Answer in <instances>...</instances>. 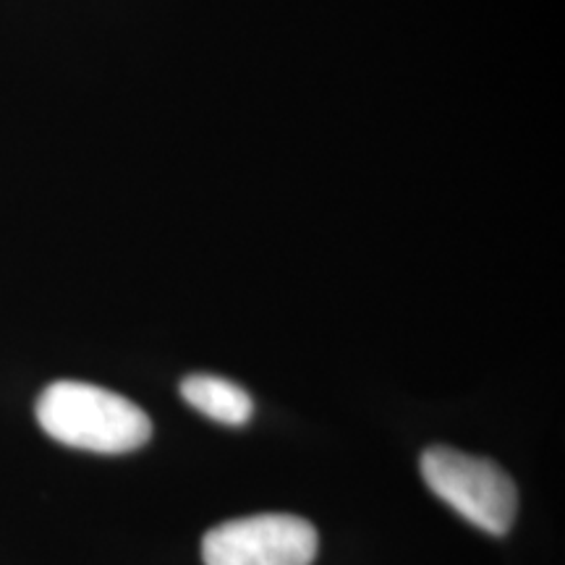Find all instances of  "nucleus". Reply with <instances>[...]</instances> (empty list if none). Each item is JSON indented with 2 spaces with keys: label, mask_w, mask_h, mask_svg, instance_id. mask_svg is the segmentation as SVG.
<instances>
[{
  "label": "nucleus",
  "mask_w": 565,
  "mask_h": 565,
  "mask_svg": "<svg viewBox=\"0 0 565 565\" xmlns=\"http://www.w3.org/2000/svg\"><path fill=\"white\" fill-rule=\"evenodd\" d=\"M34 414L55 443L92 454H131L152 435L150 416L129 398L74 380L45 387Z\"/></svg>",
  "instance_id": "1"
},
{
  "label": "nucleus",
  "mask_w": 565,
  "mask_h": 565,
  "mask_svg": "<svg viewBox=\"0 0 565 565\" xmlns=\"http://www.w3.org/2000/svg\"><path fill=\"white\" fill-rule=\"evenodd\" d=\"M422 477L429 490L469 524L494 536L511 532L519 492L498 463L437 445L422 456Z\"/></svg>",
  "instance_id": "2"
},
{
  "label": "nucleus",
  "mask_w": 565,
  "mask_h": 565,
  "mask_svg": "<svg viewBox=\"0 0 565 565\" xmlns=\"http://www.w3.org/2000/svg\"><path fill=\"white\" fill-rule=\"evenodd\" d=\"M315 526L299 515L263 513L225 521L202 542L204 565H312L317 557Z\"/></svg>",
  "instance_id": "3"
},
{
  "label": "nucleus",
  "mask_w": 565,
  "mask_h": 565,
  "mask_svg": "<svg viewBox=\"0 0 565 565\" xmlns=\"http://www.w3.org/2000/svg\"><path fill=\"white\" fill-rule=\"evenodd\" d=\"M181 395L189 406L210 416L212 422L228 424V427H242L252 419L254 404L249 393L242 385L231 383L215 374H192L181 383Z\"/></svg>",
  "instance_id": "4"
}]
</instances>
